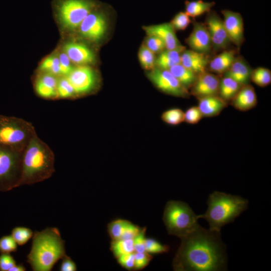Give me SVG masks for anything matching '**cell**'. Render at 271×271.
<instances>
[{
  "label": "cell",
  "instance_id": "obj_1",
  "mask_svg": "<svg viewBox=\"0 0 271 271\" xmlns=\"http://www.w3.org/2000/svg\"><path fill=\"white\" fill-rule=\"evenodd\" d=\"M180 245L173 261L176 271H215L226 269L225 245L220 231L206 229L199 225L181 238Z\"/></svg>",
  "mask_w": 271,
  "mask_h": 271
},
{
  "label": "cell",
  "instance_id": "obj_2",
  "mask_svg": "<svg viewBox=\"0 0 271 271\" xmlns=\"http://www.w3.org/2000/svg\"><path fill=\"white\" fill-rule=\"evenodd\" d=\"M54 164L53 151L36 134L23 153L20 186L31 185L50 178L55 172Z\"/></svg>",
  "mask_w": 271,
  "mask_h": 271
},
{
  "label": "cell",
  "instance_id": "obj_3",
  "mask_svg": "<svg viewBox=\"0 0 271 271\" xmlns=\"http://www.w3.org/2000/svg\"><path fill=\"white\" fill-rule=\"evenodd\" d=\"M27 262L34 271H50L66 254L65 241L56 227L35 231Z\"/></svg>",
  "mask_w": 271,
  "mask_h": 271
},
{
  "label": "cell",
  "instance_id": "obj_4",
  "mask_svg": "<svg viewBox=\"0 0 271 271\" xmlns=\"http://www.w3.org/2000/svg\"><path fill=\"white\" fill-rule=\"evenodd\" d=\"M208 208L199 218L206 220L209 229L220 231L222 226L234 221L248 207V201L241 197L218 191L210 194L207 200Z\"/></svg>",
  "mask_w": 271,
  "mask_h": 271
},
{
  "label": "cell",
  "instance_id": "obj_5",
  "mask_svg": "<svg viewBox=\"0 0 271 271\" xmlns=\"http://www.w3.org/2000/svg\"><path fill=\"white\" fill-rule=\"evenodd\" d=\"M199 218L191 208L182 201L171 200L165 206L163 221L169 234L180 238L187 235L200 225Z\"/></svg>",
  "mask_w": 271,
  "mask_h": 271
},
{
  "label": "cell",
  "instance_id": "obj_6",
  "mask_svg": "<svg viewBox=\"0 0 271 271\" xmlns=\"http://www.w3.org/2000/svg\"><path fill=\"white\" fill-rule=\"evenodd\" d=\"M36 134L31 122L15 116L0 115V144L24 151Z\"/></svg>",
  "mask_w": 271,
  "mask_h": 271
},
{
  "label": "cell",
  "instance_id": "obj_7",
  "mask_svg": "<svg viewBox=\"0 0 271 271\" xmlns=\"http://www.w3.org/2000/svg\"><path fill=\"white\" fill-rule=\"evenodd\" d=\"M23 152L0 144L1 192L20 187Z\"/></svg>",
  "mask_w": 271,
  "mask_h": 271
},
{
  "label": "cell",
  "instance_id": "obj_8",
  "mask_svg": "<svg viewBox=\"0 0 271 271\" xmlns=\"http://www.w3.org/2000/svg\"><path fill=\"white\" fill-rule=\"evenodd\" d=\"M59 22L65 28L74 30L99 6L94 0H56L54 4Z\"/></svg>",
  "mask_w": 271,
  "mask_h": 271
},
{
  "label": "cell",
  "instance_id": "obj_9",
  "mask_svg": "<svg viewBox=\"0 0 271 271\" xmlns=\"http://www.w3.org/2000/svg\"><path fill=\"white\" fill-rule=\"evenodd\" d=\"M149 78L162 91L173 96L187 97L189 95L185 88L169 70L155 68L148 73Z\"/></svg>",
  "mask_w": 271,
  "mask_h": 271
},
{
  "label": "cell",
  "instance_id": "obj_10",
  "mask_svg": "<svg viewBox=\"0 0 271 271\" xmlns=\"http://www.w3.org/2000/svg\"><path fill=\"white\" fill-rule=\"evenodd\" d=\"M77 95L87 94L93 91L97 82V75L91 67L80 65L74 67L66 76Z\"/></svg>",
  "mask_w": 271,
  "mask_h": 271
},
{
  "label": "cell",
  "instance_id": "obj_11",
  "mask_svg": "<svg viewBox=\"0 0 271 271\" xmlns=\"http://www.w3.org/2000/svg\"><path fill=\"white\" fill-rule=\"evenodd\" d=\"M99 6L89 13L80 25L81 35L91 41L101 39L106 29V19L104 13L98 9Z\"/></svg>",
  "mask_w": 271,
  "mask_h": 271
},
{
  "label": "cell",
  "instance_id": "obj_12",
  "mask_svg": "<svg viewBox=\"0 0 271 271\" xmlns=\"http://www.w3.org/2000/svg\"><path fill=\"white\" fill-rule=\"evenodd\" d=\"M212 43L215 51L225 49L231 42L225 28L223 20L214 12H210L206 19V24Z\"/></svg>",
  "mask_w": 271,
  "mask_h": 271
},
{
  "label": "cell",
  "instance_id": "obj_13",
  "mask_svg": "<svg viewBox=\"0 0 271 271\" xmlns=\"http://www.w3.org/2000/svg\"><path fill=\"white\" fill-rule=\"evenodd\" d=\"M219 81L218 76L205 71L197 75L191 93L198 99L218 95Z\"/></svg>",
  "mask_w": 271,
  "mask_h": 271
},
{
  "label": "cell",
  "instance_id": "obj_14",
  "mask_svg": "<svg viewBox=\"0 0 271 271\" xmlns=\"http://www.w3.org/2000/svg\"><path fill=\"white\" fill-rule=\"evenodd\" d=\"M186 43L192 50L207 54L211 50L212 43L206 26L200 22H193L192 31Z\"/></svg>",
  "mask_w": 271,
  "mask_h": 271
},
{
  "label": "cell",
  "instance_id": "obj_15",
  "mask_svg": "<svg viewBox=\"0 0 271 271\" xmlns=\"http://www.w3.org/2000/svg\"><path fill=\"white\" fill-rule=\"evenodd\" d=\"M223 24L231 42L240 47L244 41L243 22L241 15L230 10L222 11Z\"/></svg>",
  "mask_w": 271,
  "mask_h": 271
},
{
  "label": "cell",
  "instance_id": "obj_16",
  "mask_svg": "<svg viewBox=\"0 0 271 271\" xmlns=\"http://www.w3.org/2000/svg\"><path fill=\"white\" fill-rule=\"evenodd\" d=\"M143 29L148 36H156L163 40L166 49H175L183 46L178 40L175 29L170 23L144 26Z\"/></svg>",
  "mask_w": 271,
  "mask_h": 271
},
{
  "label": "cell",
  "instance_id": "obj_17",
  "mask_svg": "<svg viewBox=\"0 0 271 271\" xmlns=\"http://www.w3.org/2000/svg\"><path fill=\"white\" fill-rule=\"evenodd\" d=\"M64 51L71 62L79 65L91 64L95 60L92 51L81 43H67L64 46Z\"/></svg>",
  "mask_w": 271,
  "mask_h": 271
},
{
  "label": "cell",
  "instance_id": "obj_18",
  "mask_svg": "<svg viewBox=\"0 0 271 271\" xmlns=\"http://www.w3.org/2000/svg\"><path fill=\"white\" fill-rule=\"evenodd\" d=\"M58 77L51 74L42 72L37 77L35 83V89L37 94L46 99L57 98Z\"/></svg>",
  "mask_w": 271,
  "mask_h": 271
},
{
  "label": "cell",
  "instance_id": "obj_19",
  "mask_svg": "<svg viewBox=\"0 0 271 271\" xmlns=\"http://www.w3.org/2000/svg\"><path fill=\"white\" fill-rule=\"evenodd\" d=\"M181 64L198 75L206 71L209 61L207 54L185 50L181 55Z\"/></svg>",
  "mask_w": 271,
  "mask_h": 271
},
{
  "label": "cell",
  "instance_id": "obj_20",
  "mask_svg": "<svg viewBox=\"0 0 271 271\" xmlns=\"http://www.w3.org/2000/svg\"><path fill=\"white\" fill-rule=\"evenodd\" d=\"M230 102L232 105L238 110L246 111L251 109L257 103L254 89L249 84L243 85Z\"/></svg>",
  "mask_w": 271,
  "mask_h": 271
},
{
  "label": "cell",
  "instance_id": "obj_21",
  "mask_svg": "<svg viewBox=\"0 0 271 271\" xmlns=\"http://www.w3.org/2000/svg\"><path fill=\"white\" fill-rule=\"evenodd\" d=\"M252 70L243 59L236 57L229 68L224 73V76L245 85L249 84Z\"/></svg>",
  "mask_w": 271,
  "mask_h": 271
},
{
  "label": "cell",
  "instance_id": "obj_22",
  "mask_svg": "<svg viewBox=\"0 0 271 271\" xmlns=\"http://www.w3.org/2000/svg\"><path fill=\"white\" fill-rule=\"evenodd\" d=\"M198 107L203 117L218 115L227 106V102L218 95L208 96L198 99Z\"/></svg>",
  "mask_w": 271,
  "mask_h": 271
},
{
  "label": "cell",
  "instance_id": "obj_23",
  "mask_svg": "<svg viewBox=\"0 0 271 271\" xmlns=\"http://www.w3.org/2000/svg\"><path fill=\"white\" fill-rule=\"evenodd\" d=\"M185 50V47L183 46L175 49H165L156 58V67L169 70L172 66L181 63V55Z\"/></svg>",
  "mask_w": 271,
  "mask_h": 271
},
{
  "label": "cell",
  "instance_id": "obj_24",
  "mask_svg": "<svg viewBox=\"0 0 271 271\" xmlns=\"http://www.w3.org/2000/svg\"><path fill=\"white\" fill-rule=\"evenodd\" d=\"M234 50H224L216 56L208 64L209 69L215 73H224L236 58Z\"/></svg>",
  "mask_w": 271,
  "mask_h": 271
},
{
  "label": "cell",
  "instance_id": "obj_25",
  "mask_svg": "<svg viewBox=\"0 0 271 271\" xmlns=\"http://www.w3.org/2000/svg\"><path fill=\"white\" fill-rule=\"evenodd\" d=\"M242 86L232 78L224 76L220 79L218 95L227 103L231 101Z\"/></svg>",
  "mask_w": 271,
  "mask_h": 271
},
{
  "label": "cell",
  "instance_id": "obj_26",
  "mask_svg": "<svg viewBox=\"0 0 271 271\" xmlns=\"http://www.w3.org/2000/svg\"><path fill=\"white\" fill-rule=\"evenodd\" d=\"M169 70L187 89L191 88L194 83L197 75L184 67L181 63L171 67Z\"/></svg>",
  "mask_w": 271,
  "mask_h": 271
},
{
  "label": "cell",
  "instance_id": "obj_27",
  "mask_svg": "<svg viewBox=\"0 0 271 271\" xmlns=\"http://www.w3.org/2000/svg\"><path fill=\"white\" fill-rule=\"evenodd\" d=\"M214 2H204L202 0L186 1L185 13L190 17H196L209 12L213 7Z\"/></svg>",
  "mask_w": 271,
  "mask_h": 271
},
{
  "label": "cell",
  "instance_id": "obj_28",
  "mask_svg": "<svg viewBox=\"0 0 271 271\" xmlns=\"http://www.w3.org/2000/svg\"><path fill=\"white\" fill-rule=\"evenodd\" d=\"M111 250L116 257L124 254L133 252L134 251L133 239L112 240L111 243Z\"/></svg>",
  "mask_w": 271,
  "mask_h": 271
},
{
  "label": "cell",
  "instance_id": "obj_29",
  "mask_svg": "<svg viewBox=\"0 0 271 271\" xmlns=\"http://www.w3.org/2000/svg\"><path fill=\"white\" fill-rule=\"evenodd\" d=\"M250 80L260 87H265L270 83L271 72L266 68L257 67L252 70Z\"/></svg>",
  "mask_w": 271,
  "mask_h": 271
},
{
  "label": "cell",
  "instance_id": "obj_30",
  "mask_svg": "<svg viewBox=\"0 0 271 271\" xmlns=\"http://www.w3.org/2000/svg\"><path fill=\"white\" fill-rule=\"evenodd\" d=\"M57 98H71L76 96L72 85L66 76H60L57 88Z\"/></svg>",
  "mask_w": 271,
  "mask_h": 271
},
{
  "label": "cell",
  "instance_id": "obj_31",
  "mask_svg": "<svg viewBox=\"0 0 271 271\" xmlns=\"http://www.w3.org/2000/svg\"><path fill=\"white\" fill-rule=\"evenodd\" d=\"M139 59L142 67L147 70H152L155 68L156 57L155 53L145 45H142L139 52Z\"/></svg>",
  "mask_w": 271,
  "mask_h": 271
},
{
  "label": "cell",
  "instance_id": "obj_32",
  "mask_svg": "<svg viewBox=\"0 0 271 271\" xmlns=\"http://www.w3.org/2000/svg\"><path fill=\"white\" fill-rule=\"evenodd\" d=\"M40 69L43 72L60 76V64L58 57L51 56L45 58L41 63Z\"/></svg>",
  "mask_w": 271,
  "mask_h": 271
},
{
  "label": "cell",
  "instance_id": "obj_33",
  "mask_svg": "<svg viewBox=\"0 0 271 271\" xmlns=\"http://www.w3.org/2000/svg\"><path fill=\"white\" fill-rule=\"evenodd\" d=\"M33 234L31 229L24 226L15 227L11 232V235L20 246L26 244L33 237Z\"/></svg>",
  "mask_w": 271,
  "mask_h": 271
},
{
  "label": "cell",
  "instance_id": "obj_34",
  "mask_svg": "<svg viewBox=\"0 0 271 271\" xmlns=\"http://www.w3.org/2000/svg\"><path fill=\"white\" fill-rule=\"evenodd\" d=\"M162 120L171 125H177L184 121V112L179 108H172L163 113Z\"/></svg>",
  "mask_w": 271,
  "mask_h": 271
},
{
  "label": "cell",
  "instance_id": "obj_35",
  "mask_svg": "<svg viewBox=\"0 0 271 271\" xmlns=\"http://www.w3.org/2000/svg\"><path fill=\"white\" fill-rule=\"evenodd\" d=\"M128 221L118 219L108 224V231L112 240L120 239Z\"/></svg>",
  "mask_w": 271,
  "mask_h": 271
},
{
  "label": "cell",
  "instance_id": "obj_36",
  "mask_svg": "<svg viewBox=\"0 0 271 271\" xmlns=\"http://www.w3.org/2000/svg\"><path fill=\"white\" fill-rule=\"evenodd\" d=\"M17 243L11 235L3 236L0 238L1 253H11L17 250Z\"/></svg>",
  "mask_w": 271,
  "mask_h": 271
},
{
  "label": "cell",
  "instance_id": "obj_37",
  "mask_svg": "<svg viewBox=\"0 0 271 271\" xmlns=\"http://www.w3.org/2000/svg\"><path fill=\"white\" fill-rule=\"evenodd\" d=\"M190 18L185 12H180L175 15L170 24L175 30H184L191 23Z\"/></svg>",
  "mask_w": 271,
  "mask_h": 271
},
{
  "label": "cell",
  "instance_id": "obj_38",
  "mask_svg": "<svg viewBox=\"0 0 271 271\" xmlns=\"http://www.w3.org/2000/svg\"><path fill=\"white\" fill-rule=\"evenodd\" d=\"M145 248L146 251L151 253H162L169 250L168 245L162 244L153 238H146Z\"/></svg>",
  "mask_w": 271,
  "mask_h": 271
},
{
  "label": "cell",
  "instance_id": "obj_39",
  "mask_svg": "<svg viewBox=\"0 0 271 271\" xmlns=\"http://www.w3.org/2000/svg\"><path fill=\"white\" fill-rule=\"evenodd\" d=\"M145 45L155 54L160 53L166 49L165 44L163 40L154 35L148 36Z\"/></svg>",
  "mask_w": 271,
  "mask_h": 271
},
{
  "label": "cell",
  "instance_id": "obj_40",
  "mask_svg": "<svg viewBox=\"0 0 271 271\" xmlns=\"http://www.w3.org/2000/svg\"><path fill=\"white\" fill-rule=\"evenodd\" d=\"M203 117L198 106H192L184 112V121L190 124H196Z\"/></svg>",
  "mask_w": 271,
  "mask_h": 271
},
{
  "label": "cell",
  "instance_id": "obj_41",
  "mask_svg": "<svg viewBox=\"0 0 271 271\" xmlns=\"http://www.w3.org/2000/svg\"><path fill=\"white\" fill-rule=\"evenodd\" d=\"M58 58L60 76H66L74 68L71 65V61L65 52L61 53Z\"/></svg>",
  "mask_w": 271,
  "mask_h": 271
},
{
  "label": "cell",
  "instance_id": "obj_42",
  "mask_svg": "<svg viewBox=\"0 0 271 271\" xmlns=\"http://www.w3.org/2000/svg\"><path fill=\"white\" fill-rule=\"evenodd\" d=\"M152 256L147 252H135L134 269H141L146 266L152 259Z\"/></svg>",
  "mask_w": 271,
  "mask_h": 271
},
{
  "label": "cell",
  "instance_id": "obj_43",
  "mask_svg": "<svg viewBox=\"0 0 271 271\" xmlns=\"http://www.w3.org/2000/svg\"><path fill=\"white\" fill-rule=\"evenodd\" d=\"M146 228H142L141 231L133 238V244L135 252H144L145 248Z\"/></svg>",
  "mask_w": 271,
  "mask_h": 271
},
{
  "label": "cell",
  "instance_id": "obj_44",
  "mask_svg": "<svg viewBox=\"0 0 271 271\" xmlns=\"http://www.w3.org/2000/svg\"><path fill=\"white\" fill-rule=\"evenodd\" d=\"M16 264L15 259L10 253L1 254L0 271H10Z\"/></svg>",
  "mask_w": 271,
  "mask_h": 271
},
{
  "label": "cell",
  "instance_id": "obj_45",
  "mask_svg": "<svg viewBox=\"0 0 271 271\" xmlns=\"http://www.w3.org/2000/svg\"><path fill=\"white\" fill-rule=\"evenodd\" d=\"M135 252L124 254L118 256V263L123 267L127 269L134 268Z\"/></svg>",
  "mask_w": 271,
  "mask_h": 271
},
{
  "label": "cell",
  "instance_id": "obj_46",
  "mask_svg": "<svg viewBox=\"0 0 271 271\" xmlns=\"http://www.w3.org/2000/svg\"><path fill=\"white\" fill-rule=\"evenodd\" d=\"M141 229H142L138 226L128 221L120 239H133V238L141 231Z\"/></svg>",
  "mask_w": 271,
  "mask_h": 271
},
{
  "label": "cell",
  "instance_id": "obj_47",
  "mask_svg": "<svg viewBox=\"0 0 271 271\" xmlns=\"http://www.w3.org/2000/svg\"><path fill=\"white\" fill-rule=\"evenodd\" d=\"M61 259L59 269L60 271H76L77 270L75 263L69 256L65 255Z\"/></svg>",
  "mask_w": 271,
  "mask_h": 271
},
{
  "label": "cell",
  "instance_id": "obj_48",
  "mask_svg": "<svg viewBox=\"0 0 271 271\" xmlns=\"http://www.w3.org/2000/svg\"><path fill=\"white\" fill-rule=\"evenodd\" d=\"M26 270V268L22 264H16L10 270V271H25Z\"/></svg>",
  "mask_w": 271,
  "mask_h": 271
}]
</instances>
